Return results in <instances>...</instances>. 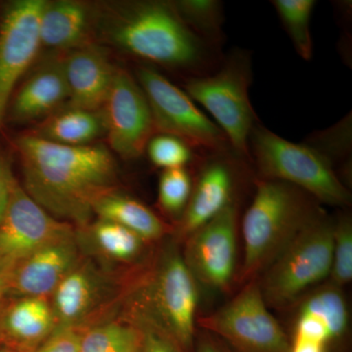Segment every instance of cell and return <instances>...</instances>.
I'll return each instance as SVG.
<instances>
[{
	"label": "cell",
	"mask_w": 352,
	"mask_h": 352,
	"mask_svg": "<svg viewBox=\"0 0 352 352\" xmlns=\"http://www.w3.org/2000/svg\"><path fill=\"white\" fill-rule=\"evenodd\" d=\"M95 43L107 50L175 72L182 80L208 75L224 53L196 36L173 1L95 2Z\"/></svg>",
	"instance_id": "1"
},
{
	"label": "cell",
	"mask_w": 352,
	"mask_h": 352,
	"mask_svg": "<svg viewBox=\"0 0 352 352\" xmlns=\"http://www.w3.org/2000/svg\"><path fill=\"white\" fill-rule=\"evenodd\" d=\"M23 188L57 219L87 223L95 201L116 189L118 164L106 145L67 146L21 132L11 138Z\"/></svg>",
	"instance_id": "2"
},
{
	"label": "cell",
	"mask_w": 352,
	"mask_h": 352,
	"mask_svg": "<svg viewBox=\"0 0 352 352\" xmlns=\"http://www.w3.org/2000/svg\"><path fill=\"white\" fill-rule=\"evenodd\" d=\"M256 193L243 217V282L252 281L325 210L314 197L289 183L254 179Z\"/></svg>",
	"instance_id": "3"
},
{
	"label": "cell",
	"mask_w": 352,
	"mask_h": 352,
	"mask_svg": "<svg viewBox=\"0 0 352 352\" xmlns=\"http://www.w3.org/2000/svg\"><path fill=\"white\" fill-rule=\"evenodd\" d=\"M251 164L259 179L289 183L320 204L346 208L351 195L332 166L305 143L286 140L258 122L249 140Z\"/></svg>",
	"instance_id": "4"
},
{
	"label": "cell",
	"mask_w": 352,
	"mask_h": 352,
	"mask_svg": "<svg viewBox=\"0 0 352 352\" xmlns=\"http://www.w3.org/2000/svg\"><path fill=\"white\" fill-rule=\"evenodd\" d=\"M251 53L235 48L212 73L183 80V90L201 104L226 134L234 151L251 163L249 140L259 120L250 99Z\"/></svg>",
	"instance_id": "5"
},
{
	"label": "cell",
	"mask_w": 352,
	"mask_h": 352,
	"mask_svg": "<svg viewBox=\"0 0 352 352\" xmlns=\"http://www.w3.org/2000/svg\"><path fill=\"white\" fill-rule=\"evenodd\" d=\"M335 219L323 214L298 234L258 281L268 307L284 308L330 277Z\"/></svg>",
	"instance_id": "6"
},
{
	"label": "cell",
	"mask_w": 352,
	"mask_h": 352,
	"mask_svg": "<svg viewBox=\"0 0 352 352\" xmlns=\"http://www.w3.org/2000/svg\"><path fill=\"white\" fill-rule=\"evenodd\" d=\"M144 92L157 133L182 139L200 155L232 149L224 132L189 95L159 69L138 64L133 74Z\"/></svg>",
	"instance_id": "7"
},
{
	"label": "cell",
	"mask_w": 352,
	"mask_h": 352,
	"mask_svg": "<svg viewBox=\"0 0 352 352\" xmlns=\"http://www.w3.org/2000/svg\"><path fill=\"white\" fill-rule=\"evenodd\" d=\"M201 324L237 352H289L291 342L270 314L256 280Z\"/></svg>",
	"instance_id": "8"
},
{
	"label": "cell",
	"mask_w": 352,
	"mask_h": 352,
	"mask_svg": "<svg viewBox=\"0 0 352 352\" xmlns=\"http://www.w3.org/2000/svg\"><path fill=\"white\" fill-rule=\"evenodd\" d=\"M44 2H0V133L14 90L41 53L39 20Z\"/></svg>",
	"instance_id": "9"
},
{
	"label": "cell",
	"mask_w": 352,
	"mask_h": 352,
	"mask_svg": "<svg viewBox=\"0 0 352 352\" xmlns=\"http://www.w3.org/2000/svg\"><path fill=\"white\" fill-rule=\"evenodd\" d=\"M102 111L110 151L126 161L142 156L157 132L144 92L129 69L122 66L116 69Z\"/></svg>",
	"instance_id": "10"
},
{
	"label": "cell",
	"mask_w": 352,
	"mask_h": 352,
	"mask_svg": "<svg viewBox=\"0 0 352 352\" xmlns=\"http://www.w3.org/2000/svg\"><path fill=\"white\" fill-rule=\"evenodd\" d=\"M72 234V227L48 214L16 178L0 222V268L8 273L44 245Z\"/></svg>",
	"instance_id": "11"
},
{
	"label": "cell",
	"mask_w": 352,
	"mask_h": 352,
	"mask_svg": "<svg viewBox=\"0 0 352 352\" xmlns=\"http://www.w3.org/2000/svg\"><path fill=\"white\" fill-rule=\"evenodd\" d=\"M200 161L188 206L180 219V232L185 237L236 203L238 182L251 164L233 149L200 155Z\"/></svg>",
	"instance_id": "12"
},
{
	"label": "cell",
	"mask_w": 352,
	"mask_h": 352,
	"mask_svg": "<svg viewBox=\"0 0 352 352\" xmlns=\"http://www.w3.org/2000/svg\"><path fill=\"white\" fill-rule=\"evenodd\" d=\"M238 215V205L234 203L187 237L183 258L197 283L224 289L232 282L237 259Z\"/></svg>",
	"instance_id": "13"
},
{
	"label": "cell",
	"mask_w": 352,
	"mask_h": 352,
	"mask_svg": "<svg viewBox=\"0 0 352 352\" xmlns=\"http://www.w3.org/2000/svg\"><path fill=\"white\" fill-rule=\"evenodd\" d=\"M63 56L64 53H39L14 90L4 126H34L68 103Z\"/></svg>",
	"instance_id": "14"
},
{
	"label": "cell",
	"mask_w": 352,
	"mask_h": 352,
	"mask_svg": "<svg viewBox=\"0 0 352 352\" xmlns=\"http://www.w3.org/2000/svg\"><path fill=\"white\" fill-rule=\"evenodd\" d=\"M153 305L171 338L188 351L195 333L198 289L195 278L177 251L168 252L160 265L153 284Z\"/></svg>",
	"instance_id": "15"
},
{
	"label": "cell",
	"mask_w": 352,
	"mask_h": 352,
	"mask_svg": "<svg viewBox=\"0 0 352 352\" xmlns=\"http://www.w3.org/2000/svg\"><path fill=\"white\" fill-rule=\"evenodd\" d=\"M76 258L74 234L44 245L7 273L8 293L21 298H45L75 268Z\"/></svg>",
	"instance_id": "16"
},
{
	"label": "cell",
	"mask_w": 352,
	"mask_h": 352,
	"mask_svg": "<svg viewBox=\"0 0 352 352\" xmlns=\"http://www.w3.org/2000/svg\"><path fill=\"white\" fill-rule=\"evenodd\" d=\"M109 51L100 44L94 43L64 53L69 89L66 107L102 110L118 67L113 63Z\"/></svg>",
	"instance_id": "17"
},
{
	"label": "cell",
	"mask_w": 352,
	"mask_h": 352,
	"mask_svg": "<svg viewBox=\"0 0 352 352\" xmlns=\"http://www.w3.org/2000/svg\"><path fill=\"white\" fill-rule=\"evenodd\" d=\"M95 3L45 0L39 20L41 52L66 53L95 43Z\"/></svg>",
	"instance_id": "18"
},
{
	"label": "cell",
	"mask_w": 352,
	"mask_h": 352,
	"mask_svg": "<svg viewBox=\"0 0 352 352\" xmlns=\"http://www.w3.org/2000/svg\"><path fill=\"white\" fill-rule=\"evenodd\" d=\"M349 327V309L338 287H326L308 296L300 305L294 339L328 346L340 339Z\"/></svg>",
	"instance_id": "19"
},
{
	"label": "cell",
	"mask_w": 352,
	"mask_h": 352,
	"mask_svg": "<svg viewBox=\"0 0 352 352\" xmlns=\"http://www.w3.org/2000/svg\"><path fill=\"white\" fill-rule=\"evenodd\" d=\"M25 132L60 145L94 144L99 138H105V117L102 110L89 111L64 106Z\"/></svg>",
	"instance_id": "20"
},
{
	"label": "cell",
	"mask_w": 352,
	"mask_h": 352,
	"mask_svg": "<svg viewBox=\"0 0 352 352\" xmlns=\"http://www.w3.org/2000/svg\"><path fill=\"white\" fill-rule=\"evenodd\" d=\"M94 214L129 229L143 241L159 239L166 233V224L153 210L131 197L111 190L94 206Z\"/></svg>",
	"instance_id": "21"
},
{
	"label": "cell",
	"mask_w": 352,
	"mask_h": 352,
	"mask_svg": "<svg viewBox=\"0 0 352 352\" xmlns=\"http://www.w3.org/2000/svg\"><path fill=\"white\" fill-rule=\"evenodd\" d=\"M96 279L85 268H74L53 292L55 319L69 327L80 320L91 308L96 298Z\"/></svg>",
	"instance_id": "22"
},
{
	"label": "cell",
	"mask_w": 352,
	"mask_h": 352,
	"mask_svg": "<svg viewBox=\"0 0 352 352\" xmlns=\"http://www.w3.org/2000/svg\"><path fill=\"white\" fill-rule=\"evenodd\" d=\"M54 322L52 307L45 298H21L6 312L4 328L14 339L34 342L45 337Z\"/></svg>",
	"instance_id": "23"
},
{
	"label": "cell",
	"mask_w": 352,
	"mask_h": 352,
	"mask_svg": "<svg viewBox=\"0 0 352 352\" xmlns=\"http://www.w3.org/2000/svg\"><path fill=\"white\" fill-rule=\"evenodd\" d=\"M176 10L187 27L198 38L222 50L226 34L223 32L224 6L219 0H176Z\"/></svg>",
	"instance_id": "24"
},
{
	"label": "cell",
	"mask_w": 352,
	"mask_h": 352,
	"mask_svg": "<svg viewBox=\"0 0 352 352\" xmlns=\"http://www.w3.org/2000/svg\"><path fill=\"white\" fill-rule=\"evenodd\" d=\"M285 31L289 34L294 47L303 60L310 61L314 56L310 22L316 6L315 0H273Z\"/></svg>",
	"instance_id": "25"
},
{
	"label": "cell",
	"mask_w": 352,
	"mask_h": 352,
	"mask_svg": "<svg viewBox=\"0 0 352 352\" xmlns=\"http://www.w3.org/2000/svg\"><path fill=\"white\" fill-rule=\"evenodd\" d=\"M305 143L325 157L336 173L338 168H342L349 175L352 155L351 113L333 126L314 131L305 139Z\"/></svg>",
	"instance_id": "26"
},
{
	"label": "cell",
	"mask_w": 352,
	"mask_h": 352,
	"mask_svg": "<svg viewBox=\"0 0 352 352\" xmlns=\"http://www.w3.org/2000/svg\"><path fill=\"white\" fill-rule=\"evenodd\" d=\"M143 335L136 329L109 323L80 336V352H141Z\"/></svg>",
	"instance_id": "27"
},
{
	"label": "cell",
	"mask_w": 352,
	"mask_h": 352,
	"mask_svg": "<svg viewBox=\"0 0 352 352\" xmlns=\"http://www.w3.org/2000/svg\"><path fill=\"white\" fill-rule=\"evenodd\" d=\"M92 232L101 251L113 258L127 261L142 249L143 240L138 235L107 220L99 219Z\"/></svg>",
	"instance_id": "28"
},
{
	"label": "cell",
	"mask_w": 352,
	"mask_h": 352,
	"mask_svg": "<svg viewBox=\"0 0 352 352\" xmlns=\"http://www.w3.org/2000/svg\"><path fill=\"white\" fill-rule=\"evenodd\" d=\"M193 189V179L185 168L164 170L159 182V204L171 217L182 219Z\"/></svg>",
	"instance_id": "29"
},
{
	"label": "cell",
	"mask_w": 352,
	"mask_h": 352,
	"mask_svg": "<svg viewBox=\"0 0 352 352\" xmlns=\"http://www.w3.org/2000/svg\"><path fill=\"white\" fill-rule=\"evenodd\" d=\"M146 152L152 164L164 170L185 168L197 157L196 152L182 139L164 133L153 136Z\"/></svg>",
	"instance_id": "30"
},
{
	"label": "cell",
	"mask_w": 352,
	"mask_h": 352,
	"mask_svg": "<svg viewBox=\"0 0 352 352\" xmlns=\"http://www.w3.org/2000/svg\"><path fill=\"white\" fill-rule=\"evenodd\" d=\"M332 285L340 288L352 279V222L349 214L335 219L332 270Z\"/></svg>",
	"instance_id": "31"
},
{
	"label": "cell",
	"mask_w": 352,
	"mask_h": 352,
	"mask_svg": "<svg viewBox=\"0 0 352 352\" xmlns=\"http://www.w3.org/2000/svg\"><path fill=\"white\" fill-rule=\"evenodd\" d=\"M38 352H80V335L73 329L62 327Z\"/></svg>",
	"instance_id": "32"
},
{
	"label": "cell",
	"mask_w": 352,
	"mask_h": 352,
	"mask_svg": "<svg viewBox=\"0 0 352 352\" xmlns=\"http://www.w3.org/2000/svg\"><path fill=\"white\" fill-rule=\"evenodd\" d=\"M11 160L0 150V222L3 219L10 201L14 180Z\"/></svg>",
	"instance_id": "33"
},
{
	"label": "cell",
	"mask_w": 352,
	"mask_h": 352,
	"mask_svg": "<svg viewBox=\"0 0 352 352\" xmlns=\"http://www.w3.org/2000/svg\"><path fill=\"white\" fill-rule=\"evenodd\" d=\"M143 351L144 352H175V347L162 336L148 332L143 336Z\"/></svg>",
	"instance_id": "34"
},
{
	"label": "cell",
	"mask_w": 352,
	"mask_h": 352,
	"mask_svg": "<svg viewBox=\"0 0 352 352\" xmlns=\"http://www.w3.org/2000/svg\"><path fill=\"white\" fill-rule=\"evenodd\" d=\"M289 346V352H327V346L305 340L293 339Z\"/></svg>",
	"instance_id": "35"
},
{
	"label": "cell",
	"mask_w": 352,
	"mask_h": 352,
	"mask_svg": "<svg viewBox=\"0 0 352 352\" xmlns=\"http://www.w3.org/2000/svg\"><path fill=\"white\" fill-rule=\"evenodd\" d=\"M197 352H228L223 346L215 342L212 338L208 337L199 342Z\"/></svg>",
	"instance_id": "36"
},
{
	"label": "cell",
	"mask_w": 352,
	"mask_h": 352,
	"mask_svg": "<svg viewBox=\"0 0 352 352\" xmlns=\"http://www.w3.org/2000/svg\"><path fill=\"white\" fill-rule=\"evenodd\" d=\"M8 293V285H7V272L0 268V298Z\"/></svg>",
	"instance_id": "37"
}]
</instances>
